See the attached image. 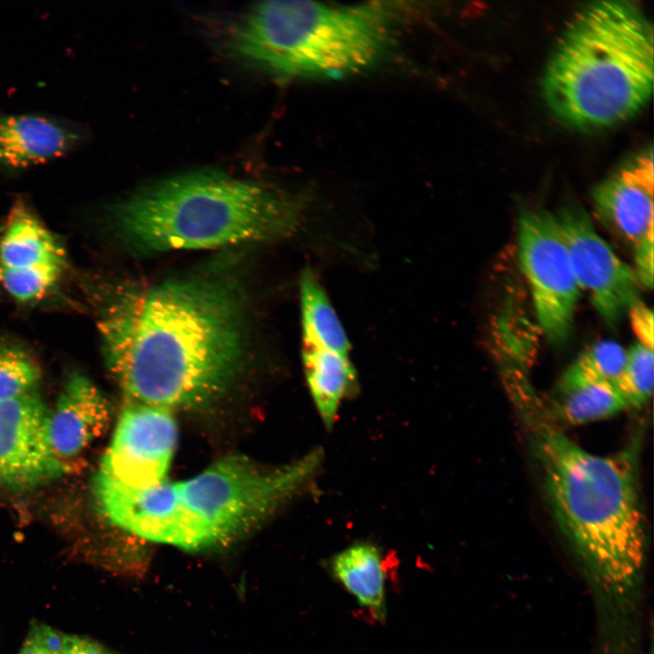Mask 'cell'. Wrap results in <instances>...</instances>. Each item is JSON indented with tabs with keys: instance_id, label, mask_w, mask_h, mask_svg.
Segmentation results:
<instances>
[{
	"instance_id": "13",
	"label": "cell",
	"mask_w": 654,
	"mask_h": 654,
	"mask_svg": "<svg viewBox=\"0 0 654 654\" xmlns=\"http://www.w3.org/2000/svg\"><path fill=\"white\" fill-rule=\"evenodd\" d=\"M81 134L71 124L39 114L0 115V167L23 170L72 151Z\"/></svg>"
},
{
	"instance_id": "18",
	"label": "cell",
	"mask_w": 654,
	"mask_h": 654,
	"mask_svg": "<svg viewBox=\"0 0 654 654\" xmlns=\"http://www.w3.org/2000/svg\"><path fill=\"white\" fill-rule=\"evenodd\" d=\"M626 355L627 351L615 342L593 344L565 371L560 381V392L600 382L614 384L623 369Z\"/></svg>"
},
{
	"instance_id": "20",
	"label": "cell",
	"mask_w": 654,
	"mask_h": 654,
	"mask_svg": "<svg viewBox=\"0 0 654 654\" xmlns=\"http://www.w3.org/2000/svg\"><path fill=\"white\" fill-rule=\"evenodd\" d=\"M653 349L641 343L627 351L623 369L614 382L628 408H639L650 398L653 391Z\"/></svg>"
},
{
	"instance_id": "2",
	"label": "cell",
	"mask_w": 654,
	"mask_h": 654,
	"mask_svg": "<svg viewBox=\"0 0 654 654\" xmlns=\"http://www.w3.org/2000/svg\"><path fill=\"white\" fill-rule=\"evenodd\" d=\"M528 421L559 527L596 586L625 601L639 586L647 551L637 449L600 456L541 418Z\"/></svg>"
},
{
	"instance_id": "22",
	"label": "cell",
	"mask_w": 654,
	"mask_h": 654,
	"mask_svg": "<svg viewBox=\"0 0 654 654\" xmlns=\"http://www.w3.org/2000/svg\"><path fill=\"white\" fill-rule=\"evenodd\" d=\"M64 264H43L24 269L0 268V283L16 300L29 302L43 297L58 281Z\"/></svg>"
},
{
	"instance_id": "5",
	"label": "cell",
	"mask_w": 654,
	"mask_h": 654,
	"mask_svg": "<svg viewBox=\"0 0 654 654\" xmlns=\"http://www.w3.org/2000/svg\"><path fill=\"white\" fill-rule=\"evenodd\" d=\"M300 213L282 191L202 172L141 189L117 203L111 217L126 244L153 253L282 238L295 231Z\"/></svg>"
},
{
	"instance_id": "17",
	"label": "cell",
	"mask_w": 654,
	"mask_h": 654,
	"mask_svg": "<svg viewBox=\"0 0 654 654\" xmlns=\"http://www.w3.org/2000/svg\"><path fill=\"white\" fill-rule=\"evenodd\" d=\"M303 348L348 355L349 340L318 278L305 270L300 282Z\"/></svg>"
},
{
	"instance_id": "4",
	"label": "cell",
	"mask_w": 654,
	"mask_h": 654,
	"mask_svg": "<svg viewBox=\"0 0 654 654\" xmlns=\"http://www.w3.org/2000/svg\"><path fill=\"white\" fill-rule=\"evenodd\" d=\"M652 23L633 2L595 1L569 21L545 65L552 114L577 129H601L638 114L652 94Z\"/></svg>"
},
{
	"instance_id": "16",
	"label": "cell",
	"mask_w": 654,
	"mask_h": 654,
	"mask_svg": "<svg viewBox=\"0 0 654 654\" xmlns=\"http://www.w3.org/2000/svg\"><path fill=\"white\" fill-rule=\"evenodd\" d=\"M302 360L313 403L322 421L331 427L355 383V371L348 355L332 351L303 348Z\"/></svg>"
},
{
	"instance_id": "26",
	"label": "cell",
	"mask_w": 654,
	"mask_h": 654,
	"mask_svg": "<svg viewBox=\"0 0 654 654\" xmlns=\"http://www.w3.org/2000/svg\"><path fill=\"white\" fill-rule=\"evenodd\" d=\"M649 654H653V650H652V648L650 649V650H649Z\"/></svg>"
},
{
	"instance_id": "9",
	"label": "cell",
	"mask_w": 654,
	"mask_h": 654,
	"mask_svg": "<svg viewBox=\"0 0 654 654\" xmlns=\"http://www.w3.org/2000/svg\"><path fill=\"white\" fill-rule=\"evenodd\" d=\"M176 441L171 410L128 401L98 473L131 488L160 484L167 481Z\"/></svg>"
},
{
	"instance_id": "11",
	"label": "cell",
	"mask_w": 654,
	"mask_h": 654,
	"mask_svg": "<svg viewBox=\"0 0 654 654\" xmlns=\"http://www.w3.org/2000/svg\"><path fill=\"white\" fill-rule=\"evenodd\" d=\"M49 414L35 391L0 402V485L30 490L70 471L51 446Z\"/></svg>"
},
{
	"instance_id": "10",
	"label": "cell",
	"mask_w": 654,
	"mask_h": 654,
	"mask_svg": "<svg viewBox=\"0 0 654 654\" xmlns=\"http://www.w3.org/2000/svg\"><path fill=\"white\" fill-rule=\"evenodd\" d=\"M652 146L634 154L592 192L595 210L606 225L632 248L640 285L653 282Z\"/></svg>"
},
{
	"instance_id": "19",
	"label": "cell",
	"mask_w": 654,
	"mask_h": 654,
	"mask_svg": "<svg viewBox=\"0 0 654 654\" xmlns=\"http://www.w3.org/2000/svg\"><path fill=\"white\" fill-rule=\"evenodd\" d=\"M558 411L564 421L580 425L609 418L628 405L613 383L600 382L561 393Z\"/></svg>"
},
{
	"instance_id": "14",
	"label": "cell",
	"mask_w": 654,
	"mask_h": 654,
	"mask_svg": "<svg viewBox=\"0 0 654 654\" xmlns=\"http://www.w3.org/2000/svg\"><path fill=\"white\" fill-rule=\"evenodd\" d=\"M64 251L56 238L26 203H15L0 237V268L64 265Z\"/></svg>"
},
{
	"instance_id": "24",
	"label": "cell",
	"mask_w": 654,
	"mask_h": 654,
	"mask_svg": "<svg viewBox=\"0 0 654 654\" xmlns=\"http://www.w3.org/2000/svg\"><path fill=\"white\" fill-rule=\"evenodd\" d=\"M62 654H111L110 651L91 639L74 636H63Z\"/></svg>"
},
{
	"instance_id": "25",
	"label": "cell",
	"mask_w": 654,
	"mask_h": 654,
	"mask_svg": "<svg viewBox=\"0 0 654 654\" xmlns=\"http://www.w3.org/2000/svg\"><path fill=\"white\" fill-rule=\"evenodd\" d=\"M19 654H59L26 638Z\"/></svg>"
},
{
	"instance_id": "1",
	"label": "cell",
	"mask_w": 654,
	"mask_h": 654,
	"mask_svg": "<svg viewBox=\"0 0 654 654\" xmlns=\"http://www.w3.org/2000/svg\"><path fill=\"white\" fill-rule=\"evenodd\" d=\"M100 291L97 329L105 362L128 401L201 407L238 375L245 307L233 276L113 282Z\"/></svg>"
},
{
	"instance_id": "21",
	"label": "cell",
	"mask_w": 654,
	"mask_h": 654,
	"mask_svg": "<svg viewBox=\"0 0 654 654\" xmlns=\"http://www.w3.org/2000/svg\"><path fill=\"white\" fill-rule=\"evenodd\" d=\"M35 360L15 348L0 351V402L34 391L41 380Z\"/></svg>"
},
{
	"instance_id": "15",
	"label": "cell",
	"mask_w": 654,
	"mask_h": 654,
	"mask_svg": "<svg viewBox=\"0 0 654 654\" xmlns=\"http://www.w3.org/2000/svg\"><path fill=\"white\" fill-rule=\"evenodd\" d=\"M331 570L373 619H384L386 569L377 547L362 542L346 548L333 557Z\"/></svg>"
},
{
	"instance_id": "8",
	"label": "cell",
	"mask_w": 654,
	"mask_h": 654,
	"mask_svg": "<svg viewBox=\"0 0 654 654\" xmlns=\"http://www.w3.org/2000/svg\"><path fill=\"white\" fill-rule=\"evenodd\" d=\"M555 215L580 291L607 323L616 324L640 301L635 270L598 233L581 206H564Z\"/></svg>"
},
{
	"instance_id": "23",
	"label": "cell",
	"mask_w": 654,
	"mask_h": 654,
	"mask_svg": "<svg viewBox=\"0 0 654 654\" xmlns=\"http://www.w3.org/2000/svg\"><path fill=\"white\" fill-rule=\"evenodd\" d=\"M628 312L633 332L637 336L639 343L653 349L654 337L652 311L641 301H639L635 303Z\"/></svg>"
},
{
	"instance_id": "6",
	"label": "cell",
	"mask_w": 654,
	"mask_h": 654,
	"mask_svg": "<svg viewBox=\"0 0 654 654\" xmlns=\"http://www.w3.org/2000/svg\"><path fill=\"white\" fill-rule=\"evenodd\" d=\"M390 25L378 5L266 1L233 24L226 43L239 58L278 75L342 77L380 58Z\"/></svg>"
},
{
	"instance_id": "7",
	"label": "cell",
	"mask_w": 654,
	"mask_h": 654,
	"mask_svg": "<svg viewBox=\"0 0 654 654\" xmlns=\"http://www.w3.org/2000/svg\"><path fill=\"white\" fill-rule=\"evenodd\" d=\"M518 240L520 263L540 326L550 342L561 343L572 331L580 289L556 215L540 208L524 209Z\"/></svg>"
},
{
	"instance_id": "3",
	"label": "cell",
	"mask_w": 654,
	"mask_h": 654,
	"mask_svg": "<svg viewBox=\"0 0 654 654\" xmlns=\"http://www.w3.org/2000/svg\"><path fill=\"white\" fill-rule=\"evenodd\" d=\"M315 452L267 468L246 457L219 460L186 481L136 489L96 473L94 493L101 514L141 538L199 550L226 542L274 512L312 478Z\"/></svg>"
},
{
	"instance_id": "12",
	"label": "cell",
	"mask_w": 654,
	"mask_h": 654,
	"mask_svg": "<svg viewBox=\"0 0 654 654\" xmlns=\"http://www.w3.org/2000/svg\"><path fill=\"white\" fill-rule=\"evenodd\" d=\"M110 406L99 388L79 373L67 379L49 414V439L65 461L83 452L107 428Z\"/></svg>"
}]
</instances>
